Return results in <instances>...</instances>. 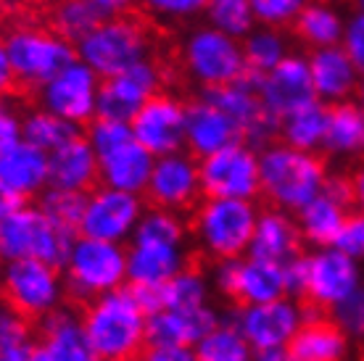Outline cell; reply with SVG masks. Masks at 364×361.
Segmentation results:
<instances>
[{
  "mask_svg": "<svg viewBox=\"0 0 364 361\" xmlns=\"http://www.w3.org/2000/svg\"><path fill=\"white\" fill-rule=\"evenodd\" d=\"M61 269L40 259H11L0 264V308L37 327L61 306Z\"/></svg>",
  "mask_w": 364,
  "mask_h": 361,
  "instance_id": "277c9868",
  "label": "cell"
},
{
  "mask_svg": "<svg viewBox=\"0 0 364 361\" xmlns=\"http://www.w3.org/2000/svg\"><path fill=\"white\" fill-rule=\"evenodd\" d=\"M203 16L211 21V27L228 32L235 40L251 35L256 24L251 0H209Z\"/></svg>",
  "mask_w": 364,
  "mask_h": 361,
  "instance_id": "d590c367",
  "label": "cell"
},
{
  "mask_svg": "<svg viewBox=\"0 0 364 361\" xmlns=\"http://www.w3.org/2000/svg\"><path fill=\"white\" fill-rule=\"evenodd\" d=\"M200 190L206 198H259L262 172L259 156L251 145L232 143L203 156L198 161Z\"/></svg>",
  "mask_w": 364,
  "mask_h": 361,
  "instance_id": "30bf717a",
  "label": "cell"
},
{
  "mask_svg": "<svg viewBox=\"0 0 364 361\" xmlns=\"http://www.w3.org/2000/svg\"><path fill=\"white\" fill-rule=\"evenodd\" d=\"M143 208L146 206L135 193L103 188L87 200L80 235L95 240H119L132 230Z\"/></svg>",
  "mask_w": 364,
  "mask_h": 361,
  "instance_id": "d6986e66",
  "label": "cell"
},
{
  "mask_svg": "<svg viewBox=\"0 0 364 361\" xmlns=\"http://www.w3.org/2000/svg\"><path fill=\"white\" fill-rule=\"evenodd\" d=\"M288 285L299 296L301 316L333 314V308L356 290V266L343 251L309 253L288 269Z\"/></svg>",
  "mask_w": 364,
  "mask_h": 361,
  "instance_id": "5b68a950",
  "label": "cell"
},
{
  "mask_svg": "<svg viewBox=\"0 0 364 361\" xmlns=\"http://www.w3.org/2000/svg\"><path fill=\"white\" fill-rule=\"evenodd\" d=\"M351 6H354V11H364V0H351Z\"/></svg>",
  "mask_w": 364,
  "mask_h": 361,
  "instance_id": "f907efd6",
  "label": "cell"
},
{
  "mask_svg": "<svg viewBox=\"0 0 364 361\" xmlns=\"http://www.w3.org/2000/svg\"><path fill=\"white\" fill-rule=\"evenodd\" d=\"M198 361H254L251 343L246 335L235 327H214L209 335H203L196 348Z\"/></svg>",
  "mask_w": 364,
  "mask_h": 361,
  "instance_id": "836d02e7",
  "label": "cell"
},
{
  "mask_svg": "<svg viewBox=\"0 0 364 361\" xmlns=\"http://www.w3.org/2000/svg\"><path fill=\"white\" fill-rule=\"evenodd\" d=\"M87 200H90V195L77 193V190L50 188L43 198H37V206L55 227H61V230L80 237V227H82Z\"/></svg>",
  "mask_w": 364,
  "mask_h": 361,
  "instance_id": "d6a6232c",
  "label": "cell"
},
{
  "mask_svg": "<svg viewBox=\"0 0 364 361\" xmlns=\"http://www.w3.org/2000/svg\"><path fill=\"white\" fill-rule=\"evenodd\" d=\"M343 29H346V18L338 6H325V3L309 0L282 32L291 40H296L304 50H314V48L341 45Z\"/></svg>",
  "mask_w": 364,
  "mask_h": 361,
  "instance_id": "83f0119b",
  "label": "cell"
},
{
  "mask_svg": "<svg viewBox=\"0 0 364 361\" xmlns=\"http://www.w3.org/2000/svg\"><path fill=\"white\" fill-rule=\"evenodd\" d=\"M256 206L246 198H206L188 219V235L214 264L237 262L251 248Z\"/></svg>",
  "mask_w": 364,
  "mask_h": 361,
  "instance_id": "3957f363",
  "label": "cell"
},
{
  "mask_svg": "<svg viewBox=\"0 0 364 361\" xmlns=\"http://www.w3.org/2000/svg\"><path fill=\"white\" fill-rule=\"evenodd\" d=\"M18 135H21V122H18V114L11 109L6 100H0V153L16 143Z\"/></svg>",
  "mask_w": 364,
  "mask_h": 361,
  "instance_id": "b9f144b4",
  "label": "cell"
},
{
  "mask_svg": "<svg viewBox=\"0 0 364 361\" xmlns=\"http://www.w3.org/2000/svg\"><path fill=\"white\" fill-rule=\"evenodd\" d=\"M48 182V153L32 143H14L0 153V185L35 203L37 190Z\"/></svg>",
  "mask_w": 364,
  "mask_h": 361,
  "instance_id": "484cf974",
  "label": "cell"
},
{
  "mask_svg": "<svg viewBox=\"0 0 364 361\" xmlns=\"http://www.w3.org/2000/svg\"><path fill=\"white\" fill-rule=\"evenodd\" d=\"M306 61L311 69V80L317 87L319 100L333 103V100H348L356 95L362 72L348 58L343 45H328L306 50Z\"/></svg>",
  "mask_w": 364,
  "mask_h": 361,
  "instance_id": "7402d4cb",
  "label": "cell"
},
{
  "mask_svg": "<svg viewBox=\"0 0 364 361\" xmlns=\"http://www.w3.org/2000/svg\"><path fill=\"white\" fill-rule=\"evenodd\" d=\"M48 185L58 190H77L85 195H95L103 190L100 161L92 148L90 132L77 135L48 156Z\"/></svg>",
  "mask_w": 364,
  "mask_h": 361,
  "instance_id": "9a60e30c",
  "label": "cell"
},
{
  "mask_svg": "<svg viewBox=\"0 0 364 361\" xmlns=\"http://www.w3.org/2000/svg\"><path fill=\"white\" fill-rule=\"evenodd\" d=\"M240 143V129L225 111L203 95L185 98V151L196 158L214 153L225 145Z\"/></svg>",
  "mask_w": 364,
  "mask_h": 361,
  "instance_id": "ac0fdd59",
  "label": "cell"
},
{
  "mask_svg": "<svg viewBox=\"0 0 364 361\" xmlns=\"http://www.w3.org/2000/svg\"><path fill=\"white\" fill-rule=\"evenodd\" d=\"M317 3H325V6H346V3H351V0H317Z\"/></svg>",
  "mask_w": 364,
  "mask_h": 361,
  "instance_id": "681fc988",
  "label": "cell"
},
{
  "mask_svg": "<svg viewBox=\"0 0 364 361\" xmlns=\"http://www.w3.org/2000/svg\"><path fill=\"white\" fill-rule=\"evenodd\" d=\"M254 361H288L285 356V348H264V351H256Z\"/></svg>",
  "mask_w": 364,
  "mask_h": 361,
  "instance_id": "7dc6e473",
  "label": "cell"
},
{
  "mask_svg": "<svg viewBox=\"0 0 364 361\" xmlns=\"http://www.w3.org/2000/svg\"><path fill=\"white\" fill-rule=\"evenodd\" d=\"M348 333L333 314L304 316L285 343L288 361H346Z\"/></svg>",
  "mask_w": 364,
  "mask_h": 361,
  "instance_id": "44dd1931",
  "label": "cell"
},
{
  "mask_svg": "<svg viewBox=\"0 0 364 361\" xmlns=\"http://www.w3.org/2000/svg\"><path fill=\"white\" fill-rule=\"evenodd\" d=\"M148 11H154L156 16L180 27V21H188L191 16H203L209 0H140Z\"/></svg>",
  "mask_w": 364,
  "mask_h": 361,
  "instance_id": "74e56055",
  "label": "cell"
},
{
  "mask_svg": "<svg viewBox=\"0 0 364 361\" xmlns=\"http://www.w3.org/2000/svg\"><path fill=\"white\" fill-rule=\"evenodd\" d=\"M343 50L354 66L364 74V11H354L346 18V29H343V40H341Z\"/></svg>",
  "mask_w": 364,
  "mask_h": 361,
  "instance_id": "ab89813d",
  "label": "cell"
},
{
  "mask_svg": "<svg viewBox=\"0 0 364 361\" xmlns=\"http://www.w3.org/2000/svg\"><path fill=\"white\" fill-rule=\"evenodd\" d=\"M336 248L348 256H364V211L348 214L336 240Z\"/></svg>",
  "mask_w": 364,
  "mask_h": 361,
  "instance_id": "60d3db41",
  "label": "cell"
},
{
  "mask_svg": "<svg viewBox=\"0 0 364 361\" xmlns=\"http://www.w3.org/2000/svg\"><path fill=\"white\" fill-rule=\"evenodd\" d=\"M325 153L359 158L364 151V109L356 103V98L333 100L325 103V137L322 148Z\"/></svg>",
  "mask_w": 364,
  "mask_h": 361,
  "instance_id": "d4e9b609",
  "label": "cell"
},
{
  "mask_svg": "<svg viewBox=\"0 0 364 361\" xmlns=\"http://www.w3.org/2000/svg\"><path fill=\"white\" fill-rule=\"evenodd\" d=\"M29 203H32V200H27L24 195H18V193H14V190H9V188H3V185H0V219L9 217V214H14L16 208L29 206Z\"/></svg>",
  "mask_w": 364,
  "mask_h": 361,
  "instance_id": "f6af8a7d",
  "label": "cell"
},
{
  "mask_svg": "<svg viewBox=\"0 0 364 361\" xmlns=\"http://www.w3.org/2000/svg\"><path fill=\"white\" fill-rule=\"evenodd\" d=\"M64 293L61 303L74 306L85 298H95L100 293L124 285L127 280V251H122L114 240L77 237L64 266Z\"/></svg>",
  "mask_w": 364,
  "mask_h": 361,
  "instance_id": "8992f818",
  "label": "cell"
},
{
  "mask_svg": "<svg viewBox=\"0 0 364 361\" xmlns=\"http://www.w3.org/2000/svg\"><path fill=\"white\" fill-rule=\"evenodd\" d=\"M14 98H16V77H14V66H11L6 43L0 37V100L11 103Z\"/></svg>",
  "mask_w": 364,
  "mask_h": 361,
  "instance_id": "ee69618b",
  "label": "cell"
},
{
  "mask_svg": "<svg viewBox=\"0 0 364 361\" xmlns=\"http://www.w3.org/2000/svg\"><path fill=\"white\" fill-rule=\"evenodd\" d=\"M35 361H98L77 316L64 303L35 327Z\"/></svg>",
  "mask_w": 364,
  "mask_h": 361,
  "instance_id": "ffe728a7",
  "label": "cell"
},
{
  "mask_svg": "<svg viewBox=\"0 0 364 361\" xmlns=\"http://www.w3.org/2000/svg\"><path fill=\"white\" fill-rule=\"evenodd\" d=\"M356 161H364V151H362V156H359V158H356Z\"/></svg>",
  "mask_w": 364,
  "mask_h": 361,
  "instance_id": "f5cc1de1",
  "label": "cell"
},
{
  "mask_svg": "<svg viewBox=\"0 0 364 361\" xmlns=\"http://www.w3.org/2000/svg\"><path fill=\"white\" fill-rule=\"evenodd\" d=\"M132 135L154 156L185 151V98L169 90H154L129 122Z\"/></svg>",
  "mask_w": 364,
  "mask_h": 361,
  "instance_id": "7c38bea8",
  "label": "cell"
},
{
  "mask_svg": "<svg viewBox=\"0 0 364 361\" xmlns=\"http://www.w3.org/2000/svg\"><path fill=\"white\" fill-rule=\"evenodd\" d=\"M306 3L309 0H251V9H254L256 24L282 32Z\"/></svg>",
  "mask_w": 364,
  "mask_h": 361,
  "instance_id": "8d00e7d4",
  "label": "cell"
},
{
  "mask_svg": "<svg viewBox=\"0 0 364 361\" xmlns=\"http://www.w3.org/2000/svg\"><path fill=\"white\" fill-rule=\"evenodd\" d=\"M259 208H274L285 214H299L317 195L330 174V156L325 151H299L274 143L259 156Z\"/></svg>",
  "mask_w": 364,
  "mask_h": 361,
  "instance_id": "7a4b0ae2",
  "label": "cell"
},
{
  "mask_svg": "<svg viewBox=\"0 0 364 361\" xmlns=\"http://www.w3.org/2000/svg\"><path fill=\"white\" fill-rule=\"evenodd\" d=\"M301 311L291 306L288 301H267L259 306H251L240 316V333L246 335L251 348L264 351V348H280L288 343V338L299 327Z\"/></svg>",
  "mask_w": 364,
  "mask_h": 361,
  "instance_id": "603a6c76",
  "label": "cell"
},
{
  "mask_svg": "<svg viewBox=\"0 0 364 361\" xmlns=\"http://www.w3.org/2000/svg\"><path fill=\"white\" fill-rule=\"evenodd\" d=\"M77 235L55 227L50 219L29 206L16 208L14 214L0 219V259H40L64 269Z\"/></svg>",
  "mask_w": 364,
  "mask_h": 361,
  "instance_id": "ba28073f",
  "label": "cell"
},
{
  "mask_svg": "<svg viewBox=\"0 0 364 361\" xmlns=\"http://www.w3.org/2000/svg\"><path fill=\"white\" fill-rule=\"evenodd\" d=\"M217 327V316L206 306L161 308L148 316V343L154 345H193Z\"/></svg>",
  "mask_w": 364,
  "mask_h": 361,
  "instance_id": "cb8c5ba5",
  "label": "cell"
},
{
  "mask_svg": "<svg viewBox=\"0 0 364 361\" xmlns=\"http://www.w3.org/2000/svg\"><path fill=\"white\" fill-rule=\"evenodd\" d=\"M262 100L274 117L319 100L309 61L304 53H288L274 63L262 80Z\"/></svg>",
  "mask_w": 364,
  "mask_h": 361,
  "instance_id": "2e32d148",
  "label": "cell"
},
{
  "mask_svg": "<svg viewBox=\"0 0 364 361\" xmlns=\"http://www.w3.org/2000/svg\"><path fill=\"white\" fill-rule=\"evenodd\" d=\"M159 90L154 66L148 61H140L124 72L98 77L95 85V117L114 119V122H132L143 100Z\"/></svg>",
  "mask_w": 364,
  "mask_h": 361,
  "instance_id": "4fadbf2b",
  "label": "cell"
},
{
  "mask_svg": "<svg viewBox=\"0 0 364 361\" xmlns=\"http://www.w3.org/2000/svg\"><path fill=\"white\" fill-rule=\"evenodd\" d=\"M354 182V200L356 211H364V161H354V166H346Z\"/></svg>",
  "mask_w": 364,
  "mask_h": 361,
  "instance_id": "bcb514c9",
  "label": "cell"
},
{
  "mask_svg": "<svg viewBox=\"0 0 364 361\" xmlns=\"http://www.w3.org/2000/svg\"><path fill=\"white\" fill-rule=\"evenodd\" d=\"M18 122H21V137H24L27 143L37 145L40 151H46V153L61 148V145L74 140L77 135L90 132V126L69 122V119L58 117V114L46 111V109L24 111V114L18 117Z\"/></svg>",
  "mask_w": 364,
  "mask_h": 361,
  "instance_id": "1f68e13d",
  "label": "cell"
},
{
  "mask_svg": "<svg viewBox=\"0 0 364 361\" xmlns=\"http://www.w3.org/2000/svg\"><path fill=\"white\" fill-rule=\"evenodd\" d=\"M356 103H359V106H362L364 109V74H362V80H359V87H356Z\"/></svg>",
  "mask_w": 364,
  "mask_h": 361,
  "instance_id": "c3c4849f",
  "label": "cell"
},
{
  "mask_svg": "<svg viewBox=\"0 0 364 361\" xmlns=\"http://www.w3.org/2000/svg\"><path fill=\"white\" fill-rule=\"evenodd\" d=\"M77 316L98 361H140L148 348V316L124 285L66 306Z\"/></svg>",
  "mask_w": 364,
  "mask_h": 361,
  "instance_id": "6da1fadb",
  "label": "cell"
},
{
  "mask_svg": "<svg viewBox=\"0 0 364 361\" xmlns=\"http://www.w3.org/2000/svg\"><path fill=\"white\" fill-rule=\"evenodd\" d=\"M306 248H309V240L304 237L299 222L291 219V214L262 208L259 222H256L254 243H251V259L277 264L282 269H288L291 264L309 256Z\"/></svg>",
  "mask_w": 364,
  "mask_h": 361,
  "instance_id": "e0dca14e",
  "label": "cell"
},
{
  "mask_svg": "<svg viewBox=\"0 0 364 361\" xmlns=\"http://www.w3.org/2000/svg\"><path fill=\"white\" fill-rule=\"evenodd\" d=\"M100 177H103V188L127 190V193H140L146 188L151 169H154V153L146 145H140L132 137L119 148L100 153Z\"/></svg>",
  "mask_w": 364,
  "mask_h": 361,
  "instance_id": "4316f807",
  "label": "cell"
},
{
  "mask_svg": "<svg viewBox=\"0 0 364 361\" xmlns=\"http://www.w3.org/2000/svg\"><path fill=\"white\" fill-rule=\"evenodd\" d=\"M285 37H288L285 32L269 29V27L243 37V40H240V48H243L246 69H251V72H256V74L269 72L282 55H288V50H285Z\"/></svg>",
  "mask_w": 364,
  "mask_h": 361,
  "instance_id": "e575fe53",
  "label": "cell"
},
{
  "mask_svg": "<svg viewBox=\"0 0 364 361\" xmlns=\"http://www.w3.org/2000/svg\"><path fill=\"white\" fill-rule=\"evenodd\" d=\"M325 137V100H314L282 114L277 122V143L299 151H319Z\"/></svg>",
  "mask_w": 364,
  "mask_h": 361,
  "instance_id": "4dcf8cb0",
  "label": "cell"
},
{
  "mask_svg": "<svg viewBox=\"0 0 364 361\" xmlns=\"http://www.w3.org/2000/svg\"><path fill=\"white\" fill-rule=\"evenodd\" d=\"M95 85H98V77L90 66L74 61L40 90L37 109L53 111L69 122L90 126V122L95 119Z\"/></svg>",
  "mask_w": 364,
  "mask_h": 361,
  "instance_id": "5bb4252c",
  "label": "cell"
},
{
  "mask_svg": "<svg viewBox=\"0 0 364 361\" xmlns=\"http://www.w3.org/2000/svg\"><path fill=\"white\" fill-rule=\"evenodd\" d=\"M140 200L148 211L177 214L188 227V219L206 200L203 190H200L198 158L188 151L161 156L151 169L146 188L140 190Z\"/></svg>",
  "mask_w": 364,
  "mask_h": 361,
  "instance_id": "9c48e42d",
  "label": "cell"
},
{
  "mask_svg": "<svg viewBox=\"0 0 364 361\" xmlns=\"http://www.w3.org/2000/svg\"><path fill=\"white\" fill-rule=\"evenodd\" d=\"M356 361H364V345L359 348V359H356Z\"/></svg>",
  "mask_w": 364,
  "mask_h": 361,
  "instance_id": "816d5d0a",
  "label": "cell"
},
{
  "mask_svg": "<svg viewBox=\"0 0 364 361\" xmlns=\"http://www.w3.org/2000/svg\"><path fill=\"white\" fill-rule=\"evenodd\" d=\"M333 316L343 325L348 335L364 338V290H354L351 296H346L333 308Z\"/></svg>",
  "mask_w": 364,
  "mask_h": 361,
  "instance_id": "f35d334b",
  "label": "cell"
},
{
  "mask_svg": "<svg viewBox=\"0 0 364 361\" xmlns=\"http://www.w3.org/2000/svg\"><path fill=\"white\" fill-rule=\"evenodd\" d=\"M182 61L196 95L232 85L246 72L240 43L217 27H193L191 32H185Z\"/></svg>",
  "mask_w": 364,
  "mask_h": 361,
  "instance_id": "52a82bcc",
  "label": "cell"
},
{
  "mask_svg": "<svg viewBox=\"0 0 364 361\" xmlns=\"http://www.w3.org/2000/svg\"><path fill=\"white\" fill-rule=\"evenodd\" d=\"M217 282L222 298L228 301L230 308L246 311L251 306L277 301L288 293V280L285 269L269 262H222L217 264Z\"/></svg>",
  "mask_w": 364,
  "mask_h": 361,
  "instance_id": "8fae6325",
  "label": "cell"
},
{
  "mask_svg": "<svg viewBox=\"0 0 364 361\" xmlns=\"http://www.w3.org/2000/svg\"><path fill=\"white\" fill-rule=\"evenodd\" d=\"M348 214L351 211L346 206H341L333 195L319 190L317 195L299 211V227L311 245L328 248V245H336Z\"/></svg>",
  "mask_w": 364,
  "mask_h": 361,
  "instance_id": "f546056e",
  "label": "cell"
},
{
  "mask_svg": "<svg viewBox=\"0 0 364 361\" xmlns=\"http://www.w3.org/2000/svg\"><path fill=\"white\" fill-rule=\"evenodd\" d=\"M140 361H198L188 345H154L148 343Z\"/></svg>",
  "mask_w": 364,
  "mask_h": 361,
  "instance_id": "7bdbcfd3",
  "label": "cell"
},
{
  "mask_svg": "<svg viewBox=\"0 0 364 361\" xmlns=\"http://www.w3.org/2000/svg\"><path fill=\"white\" fill-rule=\"evenodd\" d=\"M127 251V277L143 282H161L182 269L185 251L180 245L154 243V240H132Z\"/></svg>",
  "mask_w": 364,
  "mask_h": 361,
  "instance_id": "f1b7e54d",
  "label": "cell"
}]
</instances>
